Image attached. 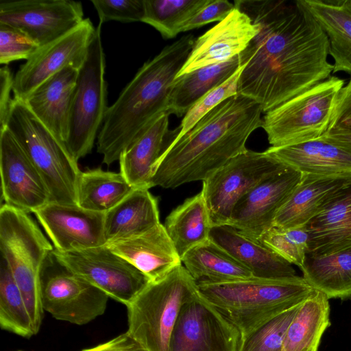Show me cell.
<instances>
[{"label":"cell","mask_w":351,"mask_h":351,"mask_svg":"<svg viewBox=\"0 0 351 351\" xmlns=\"http://www.w3.org/2000/svg\"><path fill=\"white\" fill-rule=\"evenodd\" d=\"M326 34L333 71L351 77V0H301Z\"/></svg>","instance_id":"484cf974"},{"label":"cell","mask_w":351,"mask_h":351,"mask_svg":"<svg viewBox=\"0 0 351 351\" xmlns=\"http://www.w3.org/2000/svg\"><path fill=\"white\" fill-rule=\"evenodd\" d=\"M300 305L278 315L241 339L239 351H282L287 329Z\"/></svg>","instance_id":"74e56055"},{"label":"cell","mask_w":351,"mask_h":351,"mask_svg":"<svg viewBox=\"0 0 351 351\" xmlns=\"http://www.w3.org/2000/svg\"><path fill=\"white\" fill-rule=\"evenodd\" d=\"M240 67L239 56L176 77L171 86L167 113L184 115L202 96L228 80Z\"/></svg>","instance_id":"f546056e"},{"label":"cell","mask_w":351,"mask_h":351,"mask_svg":"<svg viewBox=\"0 0 351 351\" xmlns=\"http://www.w3.org/2000/svg\"><path fill=\"white\" fill-rule=\"evenodd\" d=\"M262 113L257 102L239 93L219 104L165 147L154 166L151 188L175 189L207 179L247 149L250 134L262 126Z\"/></svg>","instance_id":"7a4b0ae2"},{"label":"cell","mask_w":351,"mask_h":351,"mask_svg":"<svg viewBox=\"0 0 351 351\" xmlns=\"http://www.w3.org/2000/svg\"><path fill=\"white\" fill-rule=\"evenodd\" d=\"M165 230L178 255L209 239L213 228L202 192L186 199L167 215Z\"/></svg>","instance_id":"f1b7e54d"},{"label":"cell","mask_w":351,"mask_h":351,"mask_svg":"<svg viewBox=\"0 0 351 351\" xmlns=\"http://www.w3.org/2000/svg\"><path fill=\"white\" fill-rule=\"evenodd\" d=\"M321 138L351 153V132H327Z\"/></svg>","instance_id":"bcb514c9"},{"label":"cell","mask_w":351,"mask_h":351,"mask_svg":"<svg viewBox=\"0 0 351 351\" xmlns=\"http://www.w3.org/2000/svg\"><path fill=\"white\" fill-rule=\"evenodd\" d=\"M78 70L67 66L39 85L23 101L64 143L69 134L73 93Z\"/></svg>","instance_id":"603a6c76"},{"label":"cell","mask_w":351,"mask_h":351,"mask_svg":"<svg viewBox=\"0 0 351 351\" xmlns=\"http://www.w3.org/2000/svg\"><path fill=\"white\" fill-rule=\"evenodd\" d=\"M329 299L315 290L299 306L287 329L282 351H318L330 325Z\"/></svg>","instance_id":"1f68e13d"},{"label":"cell","mask_w":351,"mask_h":351,"mask_svg":"<svg viewBox=\"0 0 351 351\" xmlns=\"http://www.w3.org/2000/svg\"><path fill=\"white\" fill-rule=\"evenodd\" d=\"M134 189L121 172L100 168L82 171L77 185V205L88 210L106 213Z\"/></svg>","instance_id":"836d02e7"},{"label":"cell","mask_w":351,"mask_h":351,"mask_svg":"<svg viewBox=\"0 0 351 351\" xmlns=\"http://www.w3.org/2000/svg\"><path fill=\"white\" fill-rule=\"evenodd\" d=\"M302 173L287 166L264 180L235 205L229 226L258 239L274 226L275 217L300 182Z\"/></svg>","instance_id":"e0dca14e"},{"label":"cell","mask_w":351,"mask_h":351,"mask_svg":"<svg viewBox=\"0 0 351 351\" xmlns=\"http://www.w3.org/2000/svg\"><path fill=\"white\" fill-rule=\"evenodd\" d=\"M19 351H21V350H19Z\"/></svg>","instance_id":"7dc6e473"},{"label":"cell","mask_w":351,"mask_h":351,"mask_svg":"<svg viewBox=\"0 0 351 351\" xmlns=\"http://www.w3.org/2000/svg\"><path fill=\"white\" fill-rule=\"evenodd\" d=\"M209 239L246 267L254 277L285 279L297 276L291 263L258 239L229 225L213 226Z\"/></svg>","instance_id":"7402d4cb"},{"label":"cell","mask_w":351,"mask_h":351,"mask_svg":"<svg viewBox=\"0 0 351 351\" xmlns=\"http://www.w3.org/2000/svg\"><path fill=\"white\" fill-rule=\"evenodd\" d=\"M83 16L82 4L77 1H0V23L21 29L40 47L71 31Z\"/></svg>","instance_id":"9a60e30c"},{"label":"cell","mask_w":351,"mask_h":351,"mask_svg":"<svg viewBox=\"0 0 351 351\" xmlns=\"http://www.w3.org/2000/svg\"><path fill=\"white\" fill-rule=\"evenodd\" d=\"M0 250L23 295L36 335L45 311L40 273L53 247L28 213L4 203L0 208Z\"/></svg>","instance_id":"52a82bcc"},{"label":"cell","mask_w":351,"mask_h":351,"mask_svg":"<svg viewBox=\"0 0 351 351\" xmlns=\"http://www.w3.org/2000/svg\"><path fill=\"white\" fill-rule=\"evenodd\" d=\"M256 31L250 19L234 8L226 18L195 39L176 77L239 56L248 46Z\"/></svg>","instance_id":"d6986e66"},{"label":"cell","mask_w":351,"mask_h":351,"mask_svg":"<svg viewBox=\"0 0 351 351\" xmlns=\"http://www.w3.org/2000/svg\"><path fill=\"white\" fill-rule=\"evenodd\" d=\"M91 3L101 24L109 21L142 22L145 14L144 0H93Z\"/></svg>","instance_id":"60d3db41"},{"label":"cell","mask_w":351,"mask_h":351,"mask_svg":"<svg viewBox=\"0 0 351 351\" xmlns=\"http://www.w3.org/2000/svg\"><path fill=\"white\" fill-rule=\"evenodd\" d=\"M195 40L193 34H187L164 47L143 64L108 106L97 142L103 162L110 165L119 161L134 141L167 113L172 84Z\"/></svg>","instance_id":"3957f363"},{"label":"cell","mask_w":351,"mask_h":351,"mask_svg":"<svg viewBox=\"0 0 351 351\" xmlns=\"http://www.w3.org/2000/svg\"><path fill=\"white\" fill-rule=\"evenodd\" d=\"M0 326L3 330L25 338L35 335L23 295L8 264L2 256L0 265Z\"/></svg>","instance_id":"e575fe53"},{"label":"cell","mask_w":351,"mask_h":351,"mask_svg":"<svg viewBox=\"0 0 351 351\" xmlns=\"http://www.w3.org/2000/svg\"><path fill=\"white\" fill-rule=\"evenodd\" d=\"M242 70L243 66H240L228 80L208 92L193 105L184 114L180 125L177 128V135L170 143L181 138L219 104L238 93V83Z\"/></svg>","instance_id":"f35d334b"},{"label":"cell","mask_w":351,"mask_h":351,"mask_svg":"<svg viewBox=\"0 0 351 351\" xmlns=\"http://www.w3.org/2000/svg\"><path fill=\"white\" fill-rule=\"evenodd\" d=\"M169 115L165 113L160 116L119 158L120 172L135 188H151L154 166L170 134Z\"/></svg>","instance_id":"83f0119b"},{"label":"cell","mask_w":351,"mask_h":351,"mask_svg":"<svg viewBox=\"0 0 351 351\" xmlns=\"http://www.w3.org/2000/svg\"><path fill=\"white\" fill-rule=\"evenodd\" d=\"M258 240L289 263L302 267L308 251L306 226L287 229L272 227Z\"/></svg>","instance_id":"8d00e7d4"},{"label":"cell","mask_w":351,"mask_h":351,"mask_svg":"<svg viewBox=\"0 0 351 351\" xmlns=\"http://www.w3.org/2000/svg\"><path fill=\"white\" fill-rule=\"evenodd\" d=\"M82 351H147L128 331L110 341Z\"/></svg>","instance_id":"f6af8a7d"},{"label":"cell","mask_w":351,"mask_h":351,"mask_svg":"<svg viewBox=\"0 0 351 351\" xmlns=\"http://www.w3.org/2000/svg\"><path fill=\"white\" fill-rule=\"evenodd\" d=\"M40 46L27 34L12 25L0 23V63L27 60Z\"/></svg>","instance_id":"ab89813d"},{"label":"cell","mask_w":351,"mask_h":351,"mask_svg":"<svg viewBox=\"0 0 351 351\" xmlns=\"http://www.w3.org/2000/svg\"><path fill=\"white\" fill-rule=\"evenodd\" d=\"M239 330L200 292L181 308L169 351H239Z\"/></svg>","instance_id":"7c38bea8"},{"label":"cell","mask_w":351,"mask_h":351,"mask_svg":"<svg viewBox=\"0 0 351 351\" xmlns=\"http://www.w3.org/2000/svg\"><path fill=\"white\" fill-rule=\"evenodd\" d=\"M199 293L186 268L177 267L161 280L149 282L126 306L128 332L147 351H169L182 306Z\"/></svg>","instance_id":"8992f818"},{"label":"cell","mask_w":351,"mask_h":351,"mask_svg":"<svg viewBox=\"0 0 351 351\" xmlns=\"http://www.w3.org/2000/svg\"><path fill=\"white\" fill-rule=\"evenodd\" d=\"M327 132H351V77L339 92Z\"/></svg>","instance_id":"7bdbcfd3"},{"label":"cell","mask_w":351,"mask_h":351,"mask_svg":"<svg viewBox=\"0 0 351 351\" xmlns=\"http://www.w3.org/2000/svg\"><path fill=\"white\" fill-rule=\"evenodd\" d=\"M234 5L257 29L239 55L238 93L257 102L263 113L330 77L327 36L301 0H235Z\"/></svg>","instance_id":"6da1fadb"},{"label":"cell","mask_w":351,"mask_h":351,"mask_svg":"<svg viewBox=\"0 0 351 351\" xmlns=\"http://www.w3.org/2000/svg\"><path fill=\"white\" fill-rule=\"evenodd\" d=\"M101 25L99 23L96 27L86 58L78 70L73 93L65 144L77 161L91 152L108 108Z\"/></svg>","instance_id":"9c48e42d"},{"label":"cell","mask_w":351,"mask_h":351,"mask_svg":"<svg viewBox=\"0 0 351 351\" xmlns=\"http://www.w3.org/2000/svg\"><path fill=\"white\" fill-rule=\"evenodd\" d=\"M34 214L56 251H81L106 244L105 213L49 202Z\"/></svg>","instance_id":"ac0fdd59"},{"label":"cell","mask_w":351,"mask_h":351,"mask_svg":"<svg viewBox=\"0 0 351 351\" xmlns=\"http://www.w3.org/2000/svg\"><path fill=\"white\" fill-rule=\"evenodd\" d=\"M351 183V173H302L300 182L277 213L273 227L287 229L306 226Z\"/></svg>","instance_id":"ffe728a7"},{"label":"cell","mask_w":351,"mask_h":351,"mask_svg":"<svg viewBox=\"0 0 351 351\" xmlns=\"http://www.w3.org/2000/svg\"><path fill=\"white\" fill-rule=\"evenodd\" d=\"M234 9L227 0H208L182 28L181 32L201 27L215 21H221Z\"/></svg>","instance_id":"b9f144b4"},{"label":"cell","mask_w":351,"mask_h":351,"mask_svg":"<svg viewBox=\"0 0 351 351\" xmlns=\"http://www.w3.org/2000/svg\"><path fill=\"white\" fill-rule=\"evenodd\" d=\"M158 200L146 188L134 189L105 213L106 243L143 234L160 223Z\"/></svg>","instance_id":"4316f807"},{"label":"cell","mask_w":351,"mask_h":351,"mask_svg":"<svg viewBox=\"0 0 351 351\" xmlns=\"http://www.w3.org/2000/svg\"><path fill=\"white\" fill-rule=\"evenodd\" d=\"M53 250L74 274L126 306L150 282L142 272L106 245L70 252Z\"/></svg>","instance_id":"4fadbf2b"},{"label":"cell","mask_w":351,"mask_h":351,"mask_svg":"<svg viewBox=\"0 0 351 351\" xmlns=\"http://www.w3.org/2000/svg\"><path fill=\"white\" fill-rule=\"evenodd\" d=\"M345 81L330 76L285 101L263 117L261 128L271 147L321 138L328 130Z\"/></svg>","instance_id":"ba28073f"},{"label":"cell","mask_w":351,"mask_h":351,"mask_svg":"<svg viewBox=\"0 0 351 351\" xmlns=\"http://www.w3.org/2000/svg\"><path fill=\"white\" fill-rule=\"evenodd\" d=\"M106 245L142 272L150 282L161 280L182 265L181 258L160 223L143 234L109 242Z\"/></svg>","instance_id":"44dd1931"},{"label":"cell","mask_w":351,"mask_h":351,"mask_svg":"<svg viewBox=\"0 0 351 351\" xmlns=\"http://www.w3.org/2000/svg\"><path fill=\"white\" fill-rule=\"evenodd\" d=\"M197 282L223 283L254 277L251 271L210 239L181 258Z\"/></svg>","instance_id":"4dcf8cb0"},{"label":"cell","mask_w":351,"mask_h":351,"mask_svg":"<svg viewBox=\"0 0 351 351\" xmlns=\"http://www.w3.org/2000/svg\"><path fill=\"white\" fill-rule=\"evenodd\" d=\"M96 27L89 19L59 38L39 47L14 77V99L24 101L45 80L67 67L83 65Z\"/></svg>","instance_id":"5bb4252c"},{"label":"cell","mask_w":351,"mask_h":351,"mask_svg":"<svg viewBox=\"0 0 351 351\" xmlns=\"http://www.w3.org/2000/svg\"><path fill=\"white\" fill-rule=\"evenodd\" d=\"M40 282L43 308L56 319L84 325L105 313L109 296L74 274L53 250L43 261Z\"/></svg>","instance_id":"8fae6325"},{"label":"cell","mask_w":351,"mask_h":351,"mask_svg":"<svg viewBox=\"0 0 351 351\" xmlns=\"http://www.w3.org/2000/svg\"><path fill=\"white\" fill-rule=\"evenodd\" d=\"M200 292L239 330L241 339L278 315L302 304L315 289L303 277L197 282Z\"/></svg>","instance_id":"277c9868"},{"label":"cell","mask_w":351,"mask_h":351,"mask_svg":"<svg viewBox=\"0 0 351 351\" xmlns=\"http://www.w3.org/2000/svg\"><path fill=\"white\" fill-rule=\"evenodd\" d=\"M14 77L8 66L0 69V130L5 128L12 99Z\"/></svg>","instance_id":"ee69618b"},{"label":"cell","mask_w":351,"mask_h":351,"mask_svg":"<svg viewBox=\"0 0 351 351\" xmlns=\"http://www.w3.org/2000/svg\"><path fill=\"white\" fill-rule=\"evenodd\" d=\"M5 128L37 169L50 202L77 205L81 171L65 143L47 128L24 101L13 98Z\"/></svg>","instance_id":"5b68a950"},{"label":"cell","mask_w":351,"mask_h":351,"mask_svg":"<svg viewBox=\"0 0 351 351\" xmlns=\"http://www.w3.org/2000/svg\"><path fill=\"white\" fill-rule=\"evenodd\" d=\"M309 256L351 248V183L306 225Z\"/></svg>","instance_id":"cb8c5ba5"},{"label":"cell","mask_w":351,"mask_h":351,"mask_svg":"<svg viewBox=\"0 0 351 351\" xmlns=\"http://www.w3.org/2000/svg\"><path fill=\"white\" fill-rule=\"evenodd\" d=\"M303 278L328 299L351 298V248L323 256L306 255Z\"/></svg>","instance_id":"d6a6232c"},{"label":"cell","mask_w":351,"mask_h":351,"mask_svg":"<svg viewBox=\"0 0 351 351\" xmlns=\"http://www.w3.org/2000/svg\"><path fill=\"white\" fill-rule=\"evenodd\" d=\"M208 0H144L142 20L166 39L175 38L189 20Z\"/></svg>","instance_id":"d590c367"},{"label":"cell","mask_w":351,"mask_h":351,"mask_svg":"<svg viewBox=\"0 0 351 351\" xmlns=\"http://www.w3.org/2000/svg\"><path fill=\"white\" fill-rule=\"evenodd\" d=\"M0 174L5 204L35 213L50 202L44 180L7 128L0 130Z\"/></svg>","instance_id":"2e32d148"},{"label":"cell","mask_w":351,"mask_h":351,"mask_svg":"<svg viewBox=\"0 0 351 351\" xmlns=\"http://www.w3.org/2000/svg\"><path fill=\"white\" fill-rule=\"evenodd\" d=\"M287 165L265 151L246 149L203 181L202 190L213 227L228 225L237 203Z\"/></svg>","instance_id":"30bf717a"},{"label":"cell","mask_w":351,"mask_h":351,"mask_svg":"<svg viewBox=\"0 0 351 351\" xmlns=\"http://www.w3.org/2000/svg\"><path fill=\"white\" fill-rule=\"evenodd\" d=\"M265 152L302 173H351V153L322 138L281 147L271 146Z\"/></svg>","instance_id":"d4e9b609"}]
</instances>
